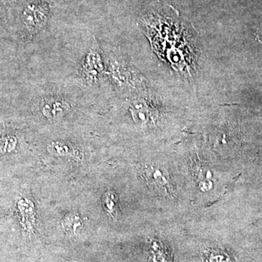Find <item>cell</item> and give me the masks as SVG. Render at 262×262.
Instances as JSON below:
<instances>
[{"mask_svg": "<svg viewBox=\"0 0 262 262\" xmlns=\"http://www.w3.org/2000/svg\"><path fill=\"white\" fill-rule=\"evenodd\" d=\"M48 150L51 154L59 156L74 157L77 151V148L73 144L65 141H53L48 146Z\"/></svg>", "mask_w": 262, "mask_h": 262, "instance_id": "obj_7", "label": "cell"}, {"mask_svg": "<svg viewBox=\"0 0 262 262\" xmlns=\"http://www.w3.org/2000/svg\"><path fill=\"white\" fill-rule=\"evenodd\" d=\"M106 75L110 76L114 83L119 88H129L135 84L134 81H139L137 74L133 70L132 67L125 61H117V59L108 60L106 66Z\"/></svg>", "mask_w": 262, "mask_h": 262, "instance_id": "obj_3", "label": "cell"}, {"mask_svg": "<svg viewBox=\"0 0 262 262\" xmlns=\"http://www.w3.org/2000/svg\"><path fill=\"white\" fill-rule=\"evenodd\" d=\"M81 80L87 84H97L106 75V65L98 46H93L81 61Z\"/></svg>", "mask_w": 262, "mask_h": 262, "instance_id": "obj_1", "label": "cell"}, {"mask_svg": "<svg viewBox=\"0 0 262 262\" xmlns=\"http://www.w3.org/2000/svg\"><path fill=\"white\" fill-rule=\"evenodd\" d=\"M146 179L150 184L159 188L165 194H170L173 191L169 174L165 169L156 165H146L144 169Z\"/></svg>", "mask_w": 262, "mask_h": 262, "instance_id": "obj_5", "label": "cell"}, {"mask_svg": "<svg viewBox=\"0 0 262 262\" xmlns=\"http://www.w3.org/2000/svg\"><path fill=\"white\" fill-rule=\"evenodd\" d=\"M39 108L48 120H58L70 111L71 105L65 98L51 96L42 98Z\"/></svg>", "mask_w": 262, "mask_h": 262, "instance_id": "obj_4", "label": "cell"}, {"mask_svg": "<svg viewBox=\"0 0 262 262\" xmlns=\"http://www.w3.org/2000/svg\"><path fill=\"white\" fill-rule=\"evenodd\" d=\"M15 139L13 136L0 138V151H6L14 147Z\"/></svg>", "mask_w": 262, "mask_h": 262, "instance_id": "obj_11", "label": "cell"}, {"mask_svg": "<svg viewBox=\"0 0 262 262\" xmlns=\"http://www.w3.org/2000/svg\"><path fill=\"white\" fill-rule=\"evenodd\" d=\"M130 112L133 119L136 123L145 124L150 118V108L146 101L136 100L130 105Z\"/></svg>", "mask_w": 262, "mask_h": 262, "instance_id": "obj_6", "label": "cell"}, {"mask_svg": "<svg viewBox=\"0 0 262 262\" xmlns=\"http://www.w3.org/2000/svg\"><path fill=\"white\" fill-rule=\"evenodd\" d=\"M49 13V7L45 2L38 0L27 5L22 13L21 22L28 35H36L45 28Z\"/></svg>", "mask_w": 262, "mask_h": 262, "instance_id": "obj_2", "label": "cell"}, {"mask_svg": "<svg viewBox=\"0 0 262 262\" xmlns=\"http://www.w3.org/2000/svg\"><path fill=\"white\" fill-rule=\"evenodd\" d=\"M206 262H233L228 253L222 250L209 249L206 253Z\"/></svg>", "mask_w": 262, "mask_h": 262, "instance_id": "obj_9", "label": "cell"}, {"mask_svg": "<svg viewBox=\"0 0 262 262\" xmlns=\"http://www.w3.org/2000/svg\"><path fill=\"white\" fill-rule=\"evenodd\" d=\"M103 208L112 216H117L119 211L118 198L113 192H108L103 196Z\"/></svg>", "mask_w": 262, "mask_h": 262, "instance_id": "obj_8", "label": "cell"}, {"mask_svg": "<svg viewBox=\"0 0 262 262\" xmlns=\"http://www.w3.org/2000/svg\"><path fill=\"white\" fill-rule=\"evenodd\" d=\"M155 252L150 256V262H171L168 253L162 251L159 246L155 248Z\"/></svg>", "mask_w": 262, "mask_h": 262, "instance_id": "obj_10", "label": "cell"}]
</instances>
